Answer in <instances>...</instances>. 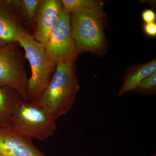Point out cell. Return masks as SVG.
Wrapping results in <instances>:
<instances>
[{
    "instance_id": "cell-1",
    "label": "cell",
    "mask_w": 156,
    "mask_h": 156,
    "mask_svg": "<svg viewBox=\"0 0 156 156\" xmlns=\"http://www.w3.org/2000/svg\"><path fill=\"white\" fill-rule=\"evenodd\" d=\"M80 88L75 62L58 63L48 87L36 101L47 107L56 121L72 109Z\"/></svg>"
},
{
    "instance_id": "cell-2",
    "label": "cell",
    "mask_w": 156,
    "mask_h": 156,
    "mask_svg": "<svg viewBox=\"0 0 156 156\" xmlns=\"http://www.w3.org/2000/svg\"><path fill=\"white\" fill-rule=\"evenodd\" d=\"M56 121L44 105L37 101H23L15 110L9 126L26 138L43 141L57 131Z\"/></svg>"
},
{
    "instance_id": "cell-3",
    "label": "cell",
    "mask_w": 156,
    "mask_h": 156,
    "mask_svg": "<svg viewBox=\"0 0 156 156\" xmlns=\"http://www.w3.org/2000/svg\"><path fill=\"white\" fill-rule=\"evenodd\" d=\"M18 44L25 51L30 64L31 76L27 84V101H36L46 89L53 76L56 64L50 57L44 45L29 33L19 40Z\"/></svg>"
},
{
    "instance_id": "cell-4",
    "label": "cell",
    "mask_w": 156,
    "mask_h": 156,
    "mask_svg": "<svg viewBox=\"0 0 156 156\" xmlns=\"http://www.w3.org/2000/svg\"><path fill=\"white\" fill-rule=\"evenodd\" d=\"M104 11L83 9L70 14L73 37L79 53H99L105 47Z\"/></svg>"
},
{
    "instance_id": "cell-5",
    "label": "cell",
    "mask_w": 156,
    "mask_h": 156,
    "mask_svg": "<svg viewBox=\"0 0 156 156\" xmlns=\"http://www.w3.org/2000/svg\"><path fill=\"white\" fill-rule=\"evenodd\" d=\"M18 43L0 46V87L14 89L27 101V78Z\"/></svg>"
},
{
    "instance_id": "cell-6",
    "label": "cell",
    "mask_w": 156,
    "mask_h": 156,
    "mask_svg": "<svg viewBox=\"0 0 156 156\" xmlns=\"http://www.w3.org/2000/svg\"><path fill=\"white\" fill-rule=\"evenodd\" d=\"M45 48L56 64L75 62L79 52L72 33L70 13L63 7Z\"/></svg>"
},
{
    "instance_id": "cell-7",
    "label": "cell",
    "mask_w": 156,
    "mask_h": 156,
    "mask_svg": "<svg viewBox=\"0 0 156 156\" xmlns=\"http://www.w3.org/2000/svg\"><path fill=\"white\" fill-rule=\"evenodd\" d=\"M29 31L8 0H0V46L18 43Z\"/></svg>"
},
{
    "instance_id": "cell-8",
    "label": "cell",
    "mask_w": 156,
    "mask_h": 156,
    "mask_svg": "<svg viewBox=\"0 0 156 156\" xmlns=\"http://www.w3.org/2000/svg\"><path fill=\"white\" fill-rule=\"evenodd\" d=\"M0 156H47L32 140L17 133L9 126H0Z\"/></svg>"
},
{
    "instance_id": "cell-9",
    "label": "cell",
    "mask_w": 156,
    "mask_h": 156,
    "mask_svg": "<svg viewBox=\"0 0 156 156\" xmlns=\"http://www.w3.org/2000/svg\"><path fill=\"white\" fill-rule=\"evenodd\" d=\"M62 7L61 1L41 0L37 12L33 35L37 41L45 47Z\"/></svg>"
},
{
    "instance_id": "cell-10",
    "label": "cell",
    "mask_w": 156,
    "mask_h": 156,
    "mask_svg": "<svg viewBox=\"0 0 156 156\" xmlns=\"http://www.w3.org/2000/svg\"><path fill=\"white\" fill-rule=\"evenodd\" d=\"M156 71V59L131 68L123 79V84L118 92V96L120 97L127 92H133L143 80Z\"/></svg>"
},
{
    "instance_id": "cell-11",
    "label": "cell",
    "mask_w": 156,
    "mask_h": 156,
    "mask_svg": "<svg viewBox=\"0 0 156 156\" xmlns=\"http://www.w3.org/2000/svg\"><path fill=\"white\" fill-rule=\"evenodd\" d=\"M23 101L14 89L0 87V126H9L15 110Z\"/></svg>"
},
{
    "instance_id": "cell-12",
    "label": "cell",
    "mask_w": 156,
    "mask_h": 156,
    "mask_svg": "<svg viewBox=\"0 0 156 156\" xmlns=\"http://www.w3.org/2000/svg\"><path fill=\"white\" fill-rule=\"evenodd\" d=\"M27 27L34 30L37 12L41 0H8Z\"/></svg>"
},
{
    "instance_id": "cell-13",
    "label": "cell",
    "mask_w": 156,
    "mask_h": 156,
    "mask_svg": "<svg viewBox=\"0 0 156 156\" xmlns=\"http://www.w3.org/2000/svg\"><path fill=\"white\" fill-rule=\"evenodd\" d=\"M62 7L69 13H73L83 9L103 11V3L94 0H62Z\"/></svg>"
},
{
    "instance_id": "cell-14",
    "label": "cell",
    "mask_w": 156,
    "mask_h": 156,
    "mask_svg": "<svg viewBox=\"0 0 156 156\" xmlns=\"http://www.w3.org/2000/svg\"><path fill=\"white\" fill-rule=\"evenodd\" d=\"M156 91V72L145 78L133 92L140 94H154Z\"/></svg>"
},
{
    "instance_id": "cell-15",
    "label": "cell",
    "mask_w": 156,
    "mask_h": 156,
    "mask_svg": "<svg viewBox=\"0 0 156 156\" xmlns=\"http://www.w3.org/2000/svg\"><path fill=\"white\" fill-rule=\"evenodd\" d=\"M142 18L146 23H154L156 20V14L153 10L146 9L142 12Z\"/></svg>"
},
{
    "instance_id": "cell-16",
    "label": "cell",
    "mask_w": 156,
    "mask_h": 156,
    "mask_svg": "<svg viewBox=\"0 0 156 156\" xmlns=\"http://www.w3.org/2000/svg\"><path fill=\"white\" fill-rule=\"evenodd\" d=\"M144 32L149 36L154 37L156 36V24L155 23H146L144 26Z\"/></svg>"
},
{
    "instance_id": "cell-17",
    "label": "cell",
    "mask_w": 156,
    "mask_h": 156,
    "mask_svg": "<svg viewBox=\"0 0 156 156\" xmlns=\"http://www.w3.org/2000/svg\"><path fill=\"white\" fill-rule=\"evenodd\" d=\"M151 156H156V153L154 154L153 155H152Z\"/></svg>"
}]
</instances>
